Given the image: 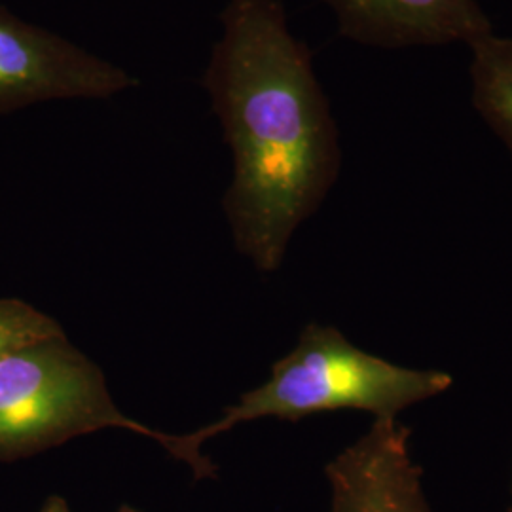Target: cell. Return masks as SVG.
<instances>
[{"mask_svg":"<svg viewBox=\"0 0 512 512\" xmlns=\"http://www.w3.org/2000/svg\"><path fill=\"white\" fill-rule=\"evenodd\" d=\"M219 21L202 86L232 152L222 209L234 247L274 274L340 175V133L281 0H228Z\"/></svg>","mask_w":512,"mask_h":512,"instance_id":"obj_1","label":"cell"},{"mask_svg":"<svg viewBox=\"0 0 512 512\" xmlns=\"http://www.w3.org/2000/svg\"><path fill=\"white\" fill-rule=\"evenodd\" d=\"M103 429L154 440L198 480L217 476L192 433L171 435L124 414L103 370L67 334L31 342L0 361V461L31 458Z\"/></svg>","mask_w":512,"mask_h":512,"instance_id":"obj_2","label":"cell"},{"mask_svg":"<svg viewBox=\"0 0 512 512\" xmlns=\"http://www.w3.org/2000/svg\"><path fill=\"white\" fill-rule=\"evenodd\" d=\"M452 384L446 372L389 363L353 346L336 327L310 323L264 384L243 393L219 420L192 435L203 446L245 421H298L338 410L397 418L404 408L429 401Z\"/></svg>","mask_w":512,"mask_h":512,"instance_id":"obj_3","label":"cell"},{"mask_svg":"<svg viewBox=\"0 0 512 512\" xmlns=\"http://www.w3.org/2000/svg\"><path fill=\"white\" fill-rule=\"evenodd\" d=\"M139 86L128 69L0 6V114L48 101L110 99Z\"/></svg>","mask_w":512,"mask_h":512,"instance_id":"obj_4","label":"cell"},{"mask_svg":"<svg viewBox=\"0 0 512 512\" xmlns=\"http://www.w3.org/2000/svg\"><path fill=\"white\" fill-rule=\"evenodd\" d=\"M330 512H429L410 429L376 418L370 429L327 465Z\"/></svg>","mask_w":512,"mask_h":512,"instance_id":"obj_5","label":"cell"},{"mask_svg":"<svg viewBox=\"0 0 512 512\" xmlns=\"http://www.w3.org/2000/svg\"><path fill=\"white\" fill-rule=\"evenodd\" d=\"M338 35L355 44L401 50L471 44L494 33L476 0H323Z\"/></svg>","mask_w":512,"mask_h":512,"instance_id":"obj_6","label":"cell"},{"mask_svg":"<svg viewBox=\"0 0 512 512\" xmlns=\"http://www.w3.org/2000/svg\"><path fill=\"white\" fill-rule=\"evenodd\" d=\"M469 50L473 105L512 154V37L490 33Z\"/></svg>","mask_w":512,"mask_h":512,"instance_id":"obj_7","label":"cell"},{"mask_svg":"<svg viewBox=\"0 0 512 512\" xmlns=\"http://www.w3.org/2000/svg\"><path fill=\"white\" fill-rule=\"evenodd\" d=\"M65 334L48 313L19 298H0V361L31 342Z\"/></svg>","mask_w":512,"mask_h":512,"instance_id":"obj_8","label":"cell"},{"mask_svg":"<svg viewBox=\"0 0 512 512\" xmlns=\"http://www.w3.org/2000/svg\"><path fill=\"white\" fill-rule=\"evenodd\" d=\"M38 512H73L71 511V507H69V503L61 497V495H50L46 501H44V505L40 507V511ZM116 512H141L139 509H135L133 505H128V503H124V505H120Z\"/></svg>","mask_w":512,"mask_h":512,"instance_id":"obj_9","label":"cell"}]
</instances>
